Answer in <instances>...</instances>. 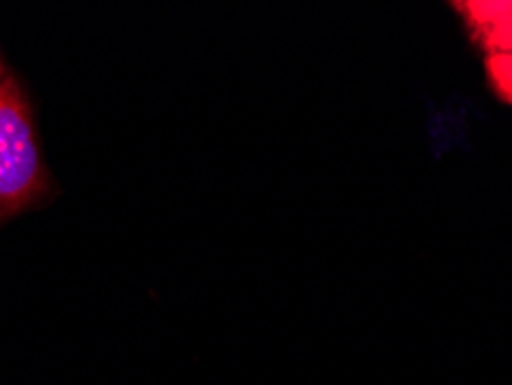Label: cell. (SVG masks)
<instances>
[{"mask_svg": "<svg viewBox=\"0 0 512 385\" xmlns=\"http://www.w3.org/2000/svg\"><path fill=\"white\" fill-rule=\"evenodd\" d=\"M7 77V74H5V67H3V63H0V81H3Z\"/></svg>", "mask_w": 512, "mask_h": 385, "instance_id": "obj_4", "label": "cell"}, {"mask_svg": "<svg viewBox=\"0 0 512 385\" xmlns=\"http://www.w3.org/2000/svg\"><path fill=\"white\" fill-rule=\"evenodd\" d=\"M485 72L496 95L512 104V54H487Z\"/></svg>", "mask_w": 512, "mask_h": 385, "instance_id": "obj_3", "label": "cell"}, {"mask_svg": "<svg viewBox=\"0 0 512 385\" xmlns=\"http://www.w3.org/2000/svg\"><path fill=\"white\" fill-rule=\"evenodd\" d=\"M455 10L487 54H512V0H462Z\"/></svg>", "mask_w": 512, "mask_h": 385, "instance_id": "obj_2", "label": "cell"}, {"mask_svg": "<svg viewBox=\"0 0 512 385\" xmlns=\"http://www.w3.org/2000/svg\"><path fill=\"white\" fill-rule=\"evenodd\" d=\"M47 190L30 109L17 81H0V220Z\"/></svg>", "mask_w": 512, "mask_h": 385, "instance_id": "obj_1", "label": "cell"}]
</instances>
